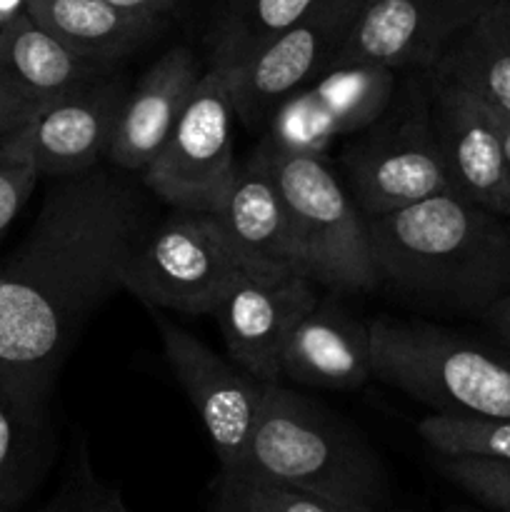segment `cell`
I'll return each instance as SVG.
<instances>
[{"label":"cell","mask_w":510,"mask_h":512,"mask_svg":"<svg viewBox=\"0 0 510 512\" xmlns=\"http://www.w3.org/2000/svg\"><path fill=\"white\" fill-rule=\"evenodd\" d=\"M138 193L110 170L60 178L0 265V383L53 388L88 320L125 285L148 233Z\"/></svg>","instance_id":"6da1fadb"},{"label":"cell","mask_w":510,"mask_h":512,"mask_svg":"<svg viewBox=\"0 0 510 512\" xmlns=\"http://www.w3.org/2000/svg\"><path fill=\"white\" fill-rule=\"evenodd\" d=\"M380 288L428 308L480 313L510 288V230L460 195L445 193L368 220Z\"/></svg>","instance_id":"7a4b0ae2"},{"label":"cell","mask_w":510,"mask_h":512,"mask_svg":"<svg viewBox=\"0 0 510 512\" xmlns=\"http://www.w3.org/2000/svg\"><path fill=\"white\" fill-rule=\"evenodd\" d=\"M240 470L350 508L383 512L390 500L375 450L323 405L278 383H265Z\"/></svg>","instance_id":"3957f363"},{"label":"cell","mask_w":510,"mask_h":512,"mask_svg":"<svg viewBox=\"0 0 510 512\" xmlns=\"http://www.w3.org/2000/svg\"><path fill=\"white\" fill-rule=\"evenodd\" d=\"M373 378L443 415L510 418V353L408 320L368 323Z\"/></svg>","instance_id":"277c9868"},{"label":"cell","mask_w":510,"mask_h":512,"mask_svg":"<svg viewBox=\"0 0 510 512\" xmlns=\"http://www.w3.org/2000/svg\"><path fill=\"white\" fill-rule=\"evenodd\" d=\"M283 193L303 270L330 290H378L368 218L323 158L298 155L263 138Z\"/></svg>","instance_id":"5b68a950"},{"label":"cell","mask_w":510,"mask_h":512,"mask_svg":"<svg viewBox=\"0 0 510 512\" xmlns=\"http://www.w3.org/2000/svg\"><path fill=\"white\" fill-rule=\"evenodd\" d=\"M345 188L365 218L450 190L430 123L428 85L408 78L383 115L343 155Z\"/></svg>","instance_id":"8992f818"},{"label":"cell","mask_w":510,"mask_h":512,"mask_svg":"<svg viewBox=\"0 0 510 512\" xmlns=\"http://www.w3.org/2000/svg\"><path fill=\"white\" fill-rule=\"evenodd\" d=\"M240 273L213 215L175 208L140 240L125 270L123 290L148 308L210 315Z\"/></svg>","instance_id":"52a82bcc"},{"label":"cell","mask_w":510,"mask_h":512,"mask_svg":"<svg viewBox=\"0 0 510 512\" xmlns=\"http://www.w3.org/2000/svg\"><path fill=\"white\" fill-rule=\"evenodd\" d=\"M233 123L228 75L205 70L170 138L143 170L150 193L173 208L210 213L238 165Z\"/></svg>","instance_id":"ba28073f"},{"label":"cell","mask_w":510,"mask_h":512,"mask_svg":"<svg viewBox=\"0 0 510 512\" xmlns=\"http://www.w3.org/2000/svg\"><path fill=\"white\" fill-rule=\"evenodd\" d=\"M365 0H313L308 10L270 40L255 58L228 75L235 118L260 125L295 90L318 80L333 65Z\"/></svg>","instance_id":"9c48e42d"},{"label":"cell","mask_w":510,"mask_h":512,"mask_svg":"<svg viewBox=\"0 0 510 512\" xmlns=\"http://www.w3.org/2000/svg\"><path fill=\"white\" fill-rule=\"evenodd\" d=\"M153 310L160 330L165 358L173 368L175 380L188 395L190 405L203 420L210 445L218 455L220 470L235 473L243 468L250 438L263 405L265 383L255 380L243 368L215 355L203 340L175 325Z\"/></svg>","instance_id":"30bf717a"},{"label":"cell","mask_w":510,"mask_h":512,"mask_svg":"<svg viewBox=\"0 0 510 512\" xmlns=\"http://www.w3.org/2000/svg\"><path fill=\"white\" fill-rule=\"evenodd\" d=\"M488 0H365L333 65L433 70ZM328 68V70H330Z\"/></svg>","instance_id":"8fae6325"},{"label":"cell","mask_w":510,"mask_h":512,"mask_svg":"<svg viewBox=\"0 0 510 512\" xmlns=\"http://www.w3.org/2000/svg\"><path fill=\"white\" fill-rule=\"evenodd\" d=\"M430 123L450 193L510 218L500 115L453 80L430 75Z\"/></svg>","instance_id":"7c38bea8"},{"label":"cell","mask_w":510,"mask_h":512,"mask_svg":"<svg viewBox=\"0 0 510 512\" xmlns=\"http://www.w3.org/2000/svg\"><path fill=\"white\" fill-rule=\"evenodd\" d=\"M225 248L238 268L255 278L305 275L298 243L290 230L283 193L265 145L235 165L233 178L210 210Z\"/></svg>","instance_id":"4fadbf2b"},{"label":"cell","mask_w":510,"mask_h":512,"mask_svg":"<svg viewBox=\"0 0 510 512\" xmlns=\"http://www.w3.org/2000/svg\"><path fill=\"white\" fill-rule=\"evenodd\" d=\"M315 303L318 295L308 275L255 278L240 273L210 315L230 360L260 383H278L285 343Z\"/></svg>","instance_id":"5bb4252c"},{"label":"cell","mask_w":510,"mask_h":512,"mask_svg":"<svg viewBox=\"0 0 510 512\" xmlns=\"http://www.w3.org/2000/svg\"><path fill=\"white\" fill-rule=\"evenodd\" d=\"M125 98V85L103 75L40 105L15 133L33 155L40 175L70 178L88 173L110 155Z\"/></svg>","instance_id":"9a60e30c"},{"label":"cell","mask_w":510,"mask_h":512,"mask_svg":"<svg viewBox=\"0 0 510 512\" xmlns=\"http://www.w3.org/2000/svg\"><path fill=\"white\" fill-rule=\"evenodd\" d=\"M200 78L203 70L193 50L173 48L155 60L125 98L108 158L120 170L143 173L170 138Z\"/></svg>","instance_id":"2e32d148"},{"label":"cell","mask_w":510,"mask_h":512,"mask_svg":"<svg viewBox=\"0 0 510 512\" xmlns=\"http://www.w3.org/2000/svg\"><path fill=\"white\" fill-rule=\"evenodd\" d=\"M280 373L310 388H360L365 380L373 378L368 325L333 303L318 300L290 333Z\"/></svg>","instance_id":"e0dca14e"},{"label":"cell","mask_w":510,"mask_h":512,"mask_svg":"<svg viewBox=\"0 0 510 512\" xmlns=\"http://www.w3.org/2000/svg\"><path fill=\"white\" fill-rule=\"evenodd\" d=\"M48 388L0 383V512L30 498L55 458Z\"/></svg>","instance_id":"ac0fdd59"},{"label":"cell","mask_w":510,"mask_h":512,"mask_svg":"<svg viewBox=\"0 0 510 512\" xmlns=\"http://www.w3.org/2000/svg\"><path fill=\"white\" fill-rule=\"evenodd\" d=\"M0 70L38 105L110 73L108 63L75 53L28 13L0 25Z\"/></svg>","instance_id":"d6986e66"},{"label":"cell","mask_w":510,"mask_h":512,"mask_svg":"<svg viewBox=\"0 0 510 512\" xmlns=\"http://www.w3.org/2000/svg\"><path fill=\"white\" fill-rule=\"evenodd\" d=\"M25 13L75 53L108 65L160 30V18L128 13L108 0H28Z\"/></svg>","instance_id":"ffe728a7"},{"label":"cell","mask_w":510,"mask_h":512,"mask_svg":"<svg viewBox=\"0 0 510 512\" xmlns=\"http://www.w3.org/2000/svg\"><path fill=\"white\" fill-rule=\"evenodd\" d=\"M430 73L510 118V0H488Z\"/></svg>","instance_id":"44dd1931"},{"label":"cell","mask_w":510,"mask_h":512,"mask_svg":"<svg viewBox=\"0 0 510 512\" xmlns=\"http://www.w3.org/2000/svg\"><path fill=\"white\" fill-rule=\"evenodd\" d=\"M310 5L313 0H223L210 33V68L245 65Z\"/></svg>","instance_id":"7402d4cb"},{"label":"cell","mask_w":510,"mask_h":512,"mask_svg":"<svg viewBox=\"0 0 510 512\" xmlns=\"http://www.w3.org/2000/svg\"><path fill=\"white\" fill-rule=\"evenodd\" d=\"M325 113L333 120L335 133L358 135L373 125L393 103L398 90V70L375 63L335 65L308 85Z\"/></svg>","instance_id":"603a6c76"},{"label":"cell","mask_w":510,"mask_h":512,"mask_svg":"<svg viewBox=\"0 0 510 512\" xmlns=\"http://www.w3.org/2000/svg\"><path fill=\"white\" fill-rule=\"evenodd\" d=\"M418 435L435 455H473L510 463V418L433 413L420 420Z\"/></svg>","instance_id":"cb8c5ba5"},{"label":"cell","mask_w":510,"mask_h":512,"mask_svg":"<svg viewBox=\"0 0 510 512\" xmlns=\"http://www.w3.org/2000/svg\"><path fill=\"white\" fill-rule=\"evenodd\" d=\"M265 125H268L265 138L270 143L290 150V153L313 155V158H323L330 143L338 138L333 120L325 113L323 105L315 100L308 85L280 100L270 110Z\"/></svg>","instance_id":"d4e9b609"},{"label":"cell","mask_w":510,"mask_h":512,"mask_svg":"<svg viewBox=\"0 0 510 512\" xmlns=\"http://www.w3.org/2000/svg\"><path fill=\"white\" fill-rule=\"evenodd\" d=\"M215 495L248 512H373L350 508V505L275 483V480L248 473V470H238V473L220 470L218 480H215Z\"/></svg>","instance_id":"484cf974"},{"label":"cell","mask_w":510,"mask_h":512,"mask_svg":"<svg viewBox=\"0 0 510 512\" xmlns=\"http://www.w3.org/2000/svg\"><path fill=\"white\" fill-rule=\"evenodd\" d=\"M435 468L443 478L495 512H510V463L473 458V455H438Z\"/></svg>","instance_id":"4316f807"},{"label":"cell","mask_w":510,"mask_h":512,"mask_svg":"<svg viewBox=\"0 0 510 512\" xmlns=\"http://www.w3.org/2000/svg\"><path fill=\"white\" fill-rule=\"evenodd\" d=\"M40 173L15 130L0 135V238L33 195Z\"/></svg>","instance_id":"83f0119b"},{"label":"cell","mask_w":510,"mask_h":512,"mask_svg":"<svg viewBox=\"0 0 510 512\" xmlns=\"http://www.w3.org/2000/svg\"><path fill=\"white\" fill-rule=\"evenodd\" d=\"M40 512H128L123 495L115 485L103 483L90 468L88 453H80L78 468H73L68 483Z\"/></svg>","instance_id":"f1b7e54d"},{"label":"cell","mask_w":510,"mask_h":512,"mask_svg":"<svg viewBox=\"0 0 510 512\" xmlns=\"http://www.w3.org/2000/svg\"><path fill=\"white\" fill-rule=\"evenodd\" d=\"M40 105L23 93L8 75L0 70V135L18 130L20 125L28 123Z\"/></svg>","instance_id":"f546056e"},{"label":"cell","mask_w":510,"mask_h":512,"mask_svg":"<svg viewBox=\"0 0 510 512\" xmlns=\"http://www.w3.org/2000/svg\"><path fill=\"white\" fill-rule=\"evenodd\" d=\"M483 318L485 323L490 325V330L503 340L505 348H508L510 353V288L505 290V293H500L498 298L483 310Z\"/></svg>","instance_id":"4dcf8cb0"},{"label":"cell","mask_w":510,"mask_h":512,"mask_svg":"<svg viewBox=\"0 0 510 512\" xmlns=\"http://www.w3.org/2000/svg\"><path fill=\"white\" fill-rule=\"evenodd\" d=\"M108 3L120 10H128V13L153 15V18L163 20V15L170 13L178 5V0H108Z\"/></svg>","instance_id":"1f68e13d"},{"label":"cell","mask_w":510,"mask_h":512,"mask_svg":"<svg viewBox=\"0 0 510 512\" xmlns=\"http://www.w3.org/2000/svg\"><path fill=\"white\" fill-rule=\"evenodd\" d=\"M25 3H28V0H0V25L23 13Z\"/></svg>","instance_id":"d6a6232c"},{"label":"cell","mask_w":510,"mask_h":512,"mask_svg":"<svg viewBox=\"0 0 510 512\" xmlns=\"http://www.w3.org/2000/svg\"><path fill=\"white\" fill-rule=\"evenodd\" d=\"M500 133H503L505 175H508V195H510V118H503V115H500Z\"/></svg>","instance_id":"836d02e7"},{"label":"cell","mask_w":510,"mask_h":512,"mask_svg":"<svg viewBox=\"0 0 510 512\" xmlns=\"http://www.w3.org/2000/svg\"><path fill=\"white\" fill-rule=\"evenodd\" d=\"M213 512H248V510H243V508H240V505H235V503H230V500H225V498H220V495H215Z\"/></svg>","instance_id":"e575fe53"}]
</instances>
